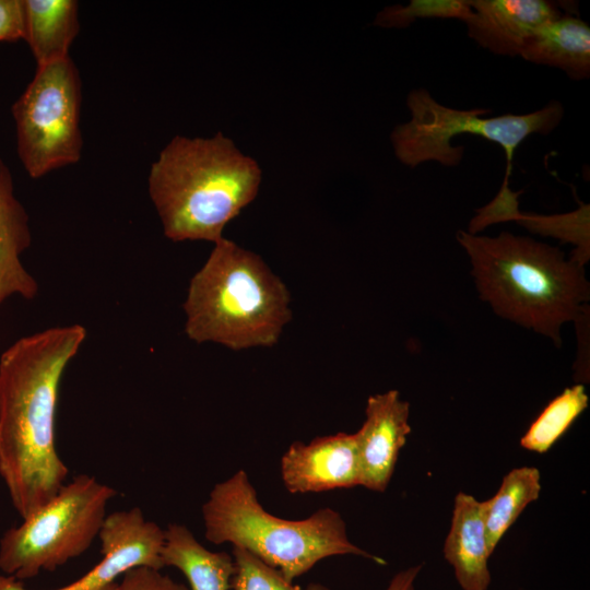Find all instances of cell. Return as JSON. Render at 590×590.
<instances>
[{
    "mask_svg": "<svg viewBox=\"0 0 590 590\" xmlns=\"http://www.w3.org/2000/svg\"><path fill=\"white\" fill-rule=\"evenodd\" d=\"M86 339L78 323L22 337L0 355V477L22 519L64 485L56 448L59 388Z\"/></svg>",
    "mask_w": 590,
    "mask_h": 590,
    "instance_id": "1",
    "label": "cell"
},
{
    "mask_svg": "<svg viewBox=\"0 0 590 590\" xmlns=\"http://www.w3.org/2000/svg\"><path fill=\"white\" fill-rule=\"evenodd\" d=\"M482 300L504 319L562 346L560 329L588 306L590 286L581 262L529 237L502 232L497 237L459 231Z\"/></svg>",
    "mask_w": 590,
    "mask_h": 590,
    "instance_id": "2",
    "label": "cell"
},
{
    "mask_svg": "<svg viewBox=\"0 0 590 590\" xmlns=\"http://www.w3.org/2000/svg\"><path fill=\"white\" fill-rule=\"evenodd\" d=\"M261 169L234 142L176 135L152 163L149 194L173 241L217 243L225 226L257 196Z\"/></svg>",
    "mask_w": 590,
    "mask_h": 590,
    "instance_id": "3",
    "label": "cell"
},
{
    "mask_svg": "<svg viewBox=\"0 0 590 590\" xmlns=\"http://www.w3.org/2000/svg\"><path fill=\"white\" fill-rule=\"evenodd\" d=\"M182 308L190 340L234 351L276 344L292 319L284 282L259 255L224 237L191 278Z\"/></svg>",
    "mask_w": 590,
    "mask_h": 590,
    "instance_id": "4",
    "label": "cell"
},
{
    "mask_svg": "<svg viewBox=\"0 0 590 590\" xmlns=\"http://www.w3.org/2000/svg\"><path fill=\"white\" fill-rule=\"evenodd\" d=\"M202 518L209 542L245 548L291 582L333 555L353 554L386 564L350 541L342 516L330 507L302 520L266 511L244 470L214 485L202 506Z\"/></svg>",
    "mask_w": 590,
    "mask_h": 590,
    "instance_id": "5",
    "label": "cell"
},
{
    "mask_svg": "<svg viewBox=\"0 0 590 590\" xmlns=\"http://www.w3.org/2000/svg\"><path fill=\"white\" fill-rule=\"evenodd\" d=\"M406 105L411 119L397 126L390 135L394 154L402 164L415 167L433 161L444 166H457L463 158L464 148L451 145V138L471 133L504 149L506 175L502 187H508L514 154L521 142L533 133L550 134L564 116L563 105L552 101L529 114L485 117L491 109L450 108L424 88L411 91Z\"/></svg>",
    "mask_w": 590,
    "mask_h": 590,
    "instance_id": "6",
    "label": "cell"
},
{
    "mask_svg": "<svg viewBox=\"0 0 590 590\" xmlns=\"http://www.w3.org/2000/svg\"><path fill=\"white\" fill-rule=\"evenodd\" d=\"M117 491L78 474L43 507L0 539V570L17 580L54 571L83 553L98 536Z\"/></svg>",
    "mask_w": 590,
    "mask_h": 590,
    "instance_id": "7",
    "label": "cell"
},
{
    "mask_svg": "<svg viewBox=\"0 0 590 590\" xmlns=\"http://www.w3.org/2000/svg\"><path fill=\"white\" fill-rule=\"evenodd\" d=\"M82 82L73 60L39 66L12 105L17 156L32 178L81 158Z\"/></svg>",
    "mask_w": 590,
    "mask_h": 590,
    "instance_id": "8",
    "label": "cell"
},
{
    "mask_svg": "<svg viewBox=\"0 0 590 590\" xmlns=\"http://www.w3.org/2000/svg\"><path fill=\"white\" fill-rule=\"evenodd\" d=\"M102 560L81 578L54 590H104L135 567L164 568L165 532L139 507L107 515L98 533ZM0 590H28L21 580L0 574Z\"/></svg>",
    "mask_w": 590,
    "mask_h": 590,
    "instance_id": "9",
    "label": "cell"
},
{
    "mask_svg": "<svg viewBox=\"0 0 590 590\" xmlns=\"http://www.w3.org/2000/svg\"><path fill=\"white\" fill-rule=\"evenodd\" d=\"M281 476L293 494L359 485L355 434L319 436L308 444L294 441L282 456Z\"/></svg>",
    "mask_w": 590,
    "mask_h": 590,
    "instance_id": "10",
    "label": "cell"
},
{
    "mask_svg": "<svg viewBox=\"0 0 590 590\" xmlns=\"http://www.w3.org/2000/svg\"><path fill=\"white\" fill-rule=\"evenodd\" d=\"M365 415L362 427L355 433L359 485L385 492L400 450L411 433L410 404L400 398L397 390H389L367 399Z\"/></svg>",
    "mask_w": 590,
    "mask_h": 590,
    "instance_id": "11",
    "label": "cell"
},
{
    "mask_svg": "<svg viewBox=\"0 0 590 590\" xmlns=\"http://www.w3.org/2000/svg\"><path fill=\"white\" fill-rule=\"evenodd\" d=\"M468 35L493 54L520 56L528 40L564 13L546 0H469Z\"/></svg>",
    "mask_w": 590,
    "mask_h": 590,
    "instance_id": "12",
    "label": "cell"
},
{
    "mask_svg": "<svg viewBox=\"0 0 590 590\" xmlns=\"http://www.w3.org/2000/svg\"><path fill=\"white\" fill-rule=\"evenodd\" d=\"M31 244L28 214L15 194L12 174L0 157V307L15 295L26 300L38 295L39 285L21 260Z\"/></svg>",
    "mask_w": 590,
    "mask_h": 590,
    "instance_id": "13",
    "label": "cell"
},
{
    "mask_svg": "<svg viewBox=\"0 0 590 590\" xmlns=\"http://www.w3.org/2000/svg\"><path fill=\"white\" fill-rule=\"evenodd\" d=\"M491 555L482 502L467 493H458L451 527L444 544V556L462 590H487L491 583Z\"/></svg>",
    "mask_w": 590,
    "mask_h": 590,
    "instance_id": "14",
    "label": "cell"
},
{
    "mask_svg": "<svg viewBox=\"0 0 590 590\" xmlns=\"http://www.w3.org/2000/svg\"><path fill=\"white\" fill-rule=\"evenodd\" d=\"M524 60L563 70L573 80L590 75V27L573 13H564L526 44Z\"/></svg>",
    "mask_w": 590,
    "mask_h": 590,
    "instance_id": "15",
    "label": "cell"
},
{
    "mask_svg": "<svg viewBox=\"0 0 590 590\" xmlns=\"http://www.w3.org/2000/svg\"><path fill=\"white\" fill-rule=\"evenodd\" d=\"M23 39L37 67L66 59L80 31L75 0H22Z\"/></svg>",
    "mask_w": 590,
    "mask_h": 590,
    "instance_id": "16",
    "label": "cell"
},
{
    "mask_svg": "<svg viewBox=\"0 0 590 590\" xmlns=\"http://www.w3.org/2000/svg\"><path fill=\"white\" fill-rule=\"evenodd\" d=\"M164 567L173 566L187 578L190 590H228L235 573L233 556L205 548L184 524L169 523L164 530Z\"/></svg>",
    "mask_w": 590,
    "mask_h": 590,
    "instance_id": "17",
    "label": "cell"
},
{
    "mask_svg": "<svg viewBox=\"0 0 590 590\" xmlns=\"http://www.w3.org/2000/svg\"><path fill=\"white\" fill-rule=\"evenodd\" d=\"M541 475L534 467H521L508 472L489 499L482 502L486 541L491 554L518 519L522 510L538 499Z\"/></svg>",
    "mask_w": 590,
    "mask_h": 590,
    "instance_id": "18",
    "label": "cell"
},
{
    "mask_svg": "<svg viewBox=\"0 0 590 590\" xmlns=\"http://www.w3.org/2000/svg\"><path fill=\"white\" fill-rule=\"evenodd\" d=\"M588 402L583 385L566 388L530 425L520 439V446L529 451L545 453L587 409Z\"/></svg>",
    "mask_w": 590,
    "mask_h": 590,
    "instance_id": "19",
    "label": "cell"
},
{
    "mask_svg": "<svg viewBox=\"0 0 590 590\" xmlns=\"http://www.w3.org/2000/svg\"><path fill=\"white\" fill-rule=\"evenodd\" d=\"M232 556L235 565L231 580L233 590H330L321 583H310L306 588L293 585L281 570L245 548L233 546Z\"/></svg>",
    "mask_w": 590,
    "mask_h": 590,
    "instance_id": "20",
    "label": "cell"
},
{
    "mask_svg": "<svg viewBox=\"0 0 590 590\" xmlns=\"http://www.w3.org/2000/svg\"><path fill=\"white\" fill-rule=\"evenodd\" d=\"M471 12L469 0H411L406 5L385 8L377 14L375 24L404 28L417 19H458L464 22Z\"/></svg>",
    "mask_w": 590,
    "mask_h": 590,
    "instance_id": "21",
    "label": "cell"
},
{
    "mask_svg": "<svg viewBox=\"0 0 590 590\" xmlns=\"http://www.w3.org/2000/svg\"><path fill=\"white\" fill-rule=\"evenodd\" d=\"M119 590H190L184 583L150 567H135L128 570L118 583Z\"/></svg>",
    "mask_w": 590,
    "mask_h": 590,
    "instance_id": "22",
    "label": "cell"
},
{
    "mask_svg": "<svg viewBox=\"0 0 590 590\" xmlns=\"http://www.w3.org/2000/svg\"><path fill=\"white\" fill-rule=\"evenodd\" d=\"M22 0H0V42L23 39Z\"/></svg>",
    "mask_w": 590,
    "mask_h": 590,
    "instance_id": "23",
    "label": "cell"
},
{
    "mask_svg": "<svg viewBox=\"0 0 590 590\" xmlns=\"http://www.w3.org/2000/svg\"><path fill=\"white\" fill-rule=\"evenodd\" d=\"M422 566H412L396 574L386 590H414L415 579Z\"/></svg>",
    "mask_w": 590,
    "mask_h": 590,
    "instance_id": "24",
    "label": "cell"
},
{
    "mask_svg": "<svg viewBox=\"0 0 590 590\" xmlns=\"http://www.w3.org/2000/svg\"><path fill=\"white\" fill-rule=\"evenodd\" d=\"M104 590H119V588H118V582H116V583H114V585L107 587V588L104 589Z\"/></svg>",
    "mask_w": 590,
    "mask_h": 590,
    "instance_id": "25",
    "label": "cell"
}]
</instances>
